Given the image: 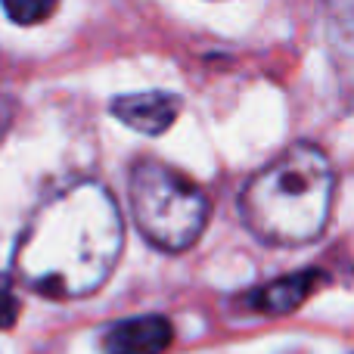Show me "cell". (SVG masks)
Here are the masks:
<instances>
[{"instance_id": "cell-8", "label": "cell", "mask_w": 354, "mask_h": 354, "mask_svg": "<svg viewBox=\"0 0 354 354\" xmlns=\"http://www.w3.org/2000/svg\"><path fill=\"white\" fill-rule=\"evenodd\" d=\"M3 10H6V16L16 19V22L35 25V22H41V19H47L56 6L53 3H25L22 0V3H3Z\"/></svg>"}, {"instance_id": "cell-3", "label": "cell", "mask_w": 354, "mask_h": 354, "mask_svg": "<svg viewBox=\"0 0 354 354\" xmlns=\"http://www.w3.org/2000/svg\"><path fill=\"white\" fill-rule=\"evenodd\" d=\"M131 214L153 245L183 252L202 236L208 221V196L189 177L156 159H140L131 168Z\"/></svg>"}, {"instance_id": "cell-9", "label": "cell", "mask_w": 354, "mask_h": 354, "mask_svg": "<svg viewBox=\"0 0 354 354\" xmlns=\"http://www.w3.org/2000/svg\"><path fill=\"white\" fill-rule=\"evenodd\" d=\"M10 122H12V103L6 97H0V140L10 131Z\"/></svg>"}, {"instance_id": "cell-2", "label": "cell", "mask_w": 354, "mask_h": 354, "mask_svg": "<svg viewBox=\"0 0 354 354\" xmlns=\"http://www.w3.org/2000/svg\"><path fill=\"white\" fill-rule=\"evenodd\" d=\"M336 171L320 147L292 143L255 171L239 193V214L258 239L301 245L326 230Z\"/></svg>"}, {"instance_id": "cell-1", "label": "cell", "mask_w": 354, "mask_h": 354, "mask_svg": "<svg viewBox=\"0 0 354 354\" xmlns=\"http://www.w3.org/2000/svg\"><path fill=\"white\" fill-rule=\"evenodd\" d=\"M124 224L112 193L97 180L56 189L31 212L12 252V270L47 299H84L112 277Z\"/></svg>"}, {"instance_id": "cell-4", "label": "cell", "mask_w": 354, "mask_h": 354, "mask_svg": "<svg viewBox=\"0 0 354 354\" xmlns=\"http://www.w3.org/2000/svg\"><path fill=\"white\" fill-rule=\"evenodd\" d=\"M180 97L165 91H147V93H128L112 103V115L124 122L128 128L140 131V134L159 137L174 124L180 115Z\"/></svg>"}, {"instance_id": "cell-7", "label": "cell", "mask_w": 354, "mask_h": 354, "mask_svg": "<svg viewBox=\"0 0 354 354\" xmlns=\"http://www.w3.org/2000/svg\"><path fill=\"white\" fill-rule=\"evenodd\" d=\"M19 311H22V305L16 299V289H12L10 277L0 274V330H10L19 320Z\"/></svg>"}, {"instance_id": "cell-6", "label": "cell", "mask_w": 354, "mask_h": 354, "mask_svg": "<svg viewBox=\"0 0 354 354\" xmlns=\"http://www.w3.org/2000/svg\"><path fill=\"white\" fill-rule=\"evenodd\" d=\"M324 283V274L320 270H295L289 277H280V280L268 283V286L255 289L249 295V305L258 308L261 314H289L314 292Z\"/></svg>"}, {"instance_id": "cell-5", "label": "cell", "mask_w": 354, "mask_h": 354, "mask_svg": "<svg viewBox=\"0 0 354 354\" xmlns=\"http://www.w3.org/2000/svg\"><path fill=\"white\" fill-rule=\"evenodd\" d=\"M174 330L165 317L147 314V317L118 320L103 336L106 354H165L171 345Z\"/></svg>"}]
</instances>
